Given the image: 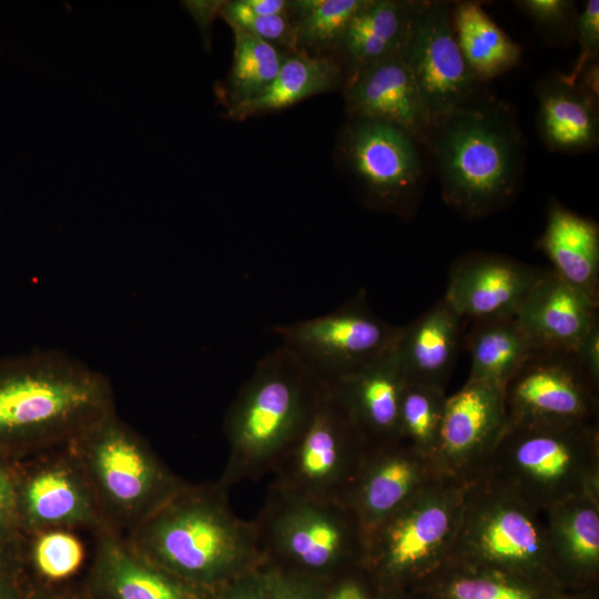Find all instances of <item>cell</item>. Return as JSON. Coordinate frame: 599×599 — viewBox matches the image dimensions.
<instances>
[{
	"mask_svg": "<svg viewBox=\"0 0 599 599\" xmlns=\"http://www.w3.org/2000/svg\"><path fill=\"white\" fill-rule=\"evenodd\" d=\"M556 579L587 580L599 568V494L581 493L542 511Z\"/></svg>",
	"mask_w": 599,
	"mask_h": 599,
	"instance_id": "obj_25",
	"label": "cell"
},
{
	"mask_svg": "<svg viewBox=\"0 0 599 599\" xmlns=\"http://www.w3.org/2000/svg\"><path fill=\"white\" fill-rule=\"evenodd\" d=\"M466 343L470 356L467 380L502 389L536 351L515 315L476 321Z\"/></svg>",
	"mask_w": 599,
	"mask_h": 599,
	"instance_id": "obj_31",
	"label": "cell"
},
{
	"mask_svg": "<svg viewBox=\"0 0 599 599\" xmlns=\"http://www.w3.org/2000/svg\"><path fill=\"white\" fill-rule=\"evenodd\" d=\"M253 12L262 16H288V1L284 0H243Z\"/></svg>",
	"mask_w": 599,
	"mask_h": 599,
	"instance_id": "obj_48",
	"label": "cell"
},
{
	"mask_svg": "<svg viewBox=\"0 0 599 599\" xmlns=\"http://www.w3.org/2000/svg\"><path fill=\"white\" fill-rule=\"evenodd\" d=\"M441 477L433 460L403 440L370 448L346 502L366 536Z\"/></svg>",
	"mask_w": 599,
	"mask_h": 599,
	"instance_id": "obj_17",
	"label": "cell"
},
{
	"mask_svg": "<svg viewBox=\"0 0 599 599\" xmlns=\"http://www.w3.org/2000/svg\"><path fill=\"white\" fill-rule=\"evenodd\" d=\"M451 23L463 57L481 82L508 72L521 59L514 41L475 1L451 2Z\"/></svg>",
	"mask_w": 599,
	"mask_h": 599,
	"instance_id": "obj_30",
	"label": "cell"
},
{
	"mask_svg": "<svg viewBox=\"0 0 599 599\" xmlns=\"http://www.w3.org/2000/svg\"><path fill=\"white\" fill-rule=\"evenodd\" d=\"M580 51L578 58L566 73L569 80H573L579 71L591 60L598 59L599 52V1L588 0L585 2L580 13H578L575 37Z\"/></svg>",
	"mask_w": 599,
	"mask_h": 599,
	"instance_id": "obj_39",
	"label": "cell"
},
{
	"mask_svg": "<svg viewBox=\"0 0 599 599\" xmlns=\"http://www.w3.org/2000/svg\"><path fill=\"white\" fill-rule=\"evenodd\" d=\"M345 102L351 118L383 120L424 142L429 118L400 52L346 77Z\"/></svg>",
	"mask_w": 599,
	"mask_h": 599,
	"instance_id": "obj_21",
	"label": "cell"
},
{
	"mask_svg": "<svg viewBox=\"0 0 599 599\" xmlns=\"http://www.w3.org/2000/svg\"><path fill=\"white\" fill-rule=\"evenodd\" d=\"M447 559L497 569L549 590L557 580L542 512L485 476L470 480Z\"/></svg>",
	"mask_w": 599,
	"mask_h": 599,
	"instance_id": "obj_8",
	"label": "cell"
},
{
	"mask_svg": "<svg viewBox=\"0 0 599 599\" xmlns=\"http://www.w3.org/2000/svg\"><path fill=\"white\" fill-rule=\"evenodd\" d=\"M363 3L364 0L288 1V9L295 14L296 50L338 49L349 21Z\"/></svg>",
	"mask_w": 599,
	"mask_h": 599,
	"instance_id": "obj_34",
	"label": "cell"
},
{
	"mask_svg": "<svg viewBox=\"0 0 599 599\" xmlns=\"http://www.w3.org/2000/svg\"><path fill=\"white\" fill-rule=\"evenodd\" d=\"M108 528L125 537L183 484L113 413L69 444Z\"/></svg>",
	"mask_w": 599,
	"mask_h": 599,
	"instance_id": "obj_7",
	"label": "cell"
},
{
	"mask_svg": "<svg viewBox=\"0 0 599 599\" xmlns=\"http://www.w3.org/2000/svg\"><path fill=\"white\" fill-rule=\"evenodd\" d=\"M21 535L51 528L98 531L105 524L69 444L13 460Z\"/></svg>",
	"mask_w": 599,
	"mask_h": 599,
	"instance_id": "obj_14",
	"label": "cell"
},
{
	"mask_svg": "<svg viewBox=\"0 0 599 599\" xmlns=\"http://www.w3.org/2000/svg\"><path fill=\"white\" fill-rule=\"evenodd\" d=\"M124 539L144 559L209 590L264 564L253 520L235 515L219 481H184Z\"/></svg>",
	"mask_w": 599,
	"mask_h": 599,
	"instance_id": "obj_2",
	"label": "cell"
},
{
	"mask_svg": "<svg viewBox=\"0 0 599 599\" xmlns=\"http://www.w3.org/2000/svg\"><path fill=\"white\" fill-rule=\"evenodd\" d=\"M363 566L333 580L332 587L326 590L325 599H374L365 583L358 578Z\"/></svg>",
	"mask_w": 599,
	"mask_h": 599,
	"instance_id": "obj_43",
	"label": "cell"
},
{
	"mask_svg": "<svg viewBox=\"0 0 599 599\" xmlns=\"http://www.w3.org/2000/svg\"><path fill=\"white\" fill-rule=\"evenodd\" d=\"M400 331L370 309L364 291L327 314L273 327L329 386L392 349Z\"/></svg>",
	"mask_w": 599,
	"mask_h": 599,
	"instance_id": "obj_12",
	"label": "cell"
},
{
	"mask_svg": "<svg viewBox=\"0 0 599 599\" xmlns=\"http://www.w3.org/2000/svg\"><path fill=\"white\" fill-rule=\"evenodd\" d=\"M538 247L561 278L598 300L599 227L552 199Z\"/></svg>",
	"mask_w": 599,
	"mask_h": 599,
	"instance_id": "obj_26",
	"label": "cell"
},
{
	"mask_svg": "<svg viewBox=\"0 0 599 599\" xmlns=\"http://www.w3.org/2000/svg\"><path fill=\"white\" fill-rule=\"evenodd\" d=\"M341 153L365 204L406 221L415 216L432 171L420 141L393 123L351 118Z\"/></svg>",
	"mask_w": 599,
	"mask_h": 599,
	"instance_id": "obj_10",
	"label": "cell"
},
{
	"mask_svg": "<svg viewBox=\"0 0 599 599\" xmlns=\"http://www.w3.org/2000/svg\"><path fill=\"white\" fill-rule=\"evenodd\" d=\"M24 579L19 571L0 581V599H20Z\"/></svg>",
	"mask_w": 599,
	"mask_h": 599,
	"instance_id": "obj_49",
	"label": "cell"
},
{
	"mask_svg": "<svg viewBox=\"0 0 599 599\" xmlns=\"http://www.w3.org/2000/svg\"><path fill=\"white\" fill-rule=\"evenodd\" d=\"M597 309L598 300L546 270L515 317L536 351H572L598 321Z\"/></svg>",
	"mask_w": 599,
	"mask_h": 599,
	"instance_id": "obj_22",
	"label": "cell"
},
{
	"mask_svg": "<svg viewBox=\"0 0 599 599\" xmlns=\"http://www.w3.org/2000/svg\"><path fill=\"white\" fill-rule=\"evenodd\" d=\"M571 81H576L591 98L599 101L598 59L589 61Z\"/></svg>",
	"mask_w": 599,
	"mask_h": 599,
	"instance_id": "obj_47",
	"label": "cell"
},
{
	"mask_svg": "<svg viewBox=\"0 0 599 599\" xmlns=\"http://www.w3.org/2000/svg\"><path fill=\"white\" fill-rule=\"evenodd\" d=\"M590 380L599 387V322L597 321L571 351Z\"/></svg>",
	"mask_w": 599,
	"mask_h": 599,
	"instance_id": "obj_42",
	"label": "cell"
},
{
	"mask_svg": "<svg viewBox=\"0 0 599 599\" xmlns=\"http://www.w3.org/2000/svg\"><path fill=\"white\" fill-rule=\"evenodd\" d=\"M545 272L508 256L471 252L451 263L444 297L475 322L514 316Z\"/></svg>",
	"mask_w": 599,
	"mask_h": 599,
	"instance_id": "obj_18",
	"label": "cell"
},
{
	"mask_svg": "<svg viewBox=\"0 0 599 599\" xmlns=\"http://www.w3.org/2000/svg\"><path fill=\"white\" fill-rule=\"evenodd\" d=\"M211 599H268L260 568L213 590Z\"/></svg>",
	"mask_w": 599,
	"mask_h": 599,
	"instance_id": "obj_41",
	"label": "cell"
},
{
	"mask_svg": "<svg viewBox=\"0 0 599 599\" xmlns=\"http://www.w3.org/2000/svg\"><path fill=\"white\" fill-rule=\"evenodd\" d=\"M514 4L526 14L549 42L569 43L578 17L572 0H518Z\"/></svg>",
	"mask_w": 599,
	"mask_h": 599,
	"instance_id": "obj_36",
	"label": "cell"
},
{
	"mask_svg": "<svg viewBox=\"0 0 599 599\" xmlns=\"http://www.w3.org/2000/svg\"><path fill=\"white\" fill-rule=\"evenodd\" d=\"M342 68L332 58L294 51L284 55L272 83L256 98L229 109L234 120L288 108L306 98L337 88Z\"/></svg>",
	"mask_w": 599,
	"mask_h": 599,
	"instance_id": "obj_29",
	"label": "cell"
},
{
	"mask_svg": "<svg viewBox=\"0 0 599 599\" xmlns=\"http://www.w3.org/2000/svg\"><path fill=\"white\" fill-rule=\"evenodd\" d=\"M405 385L395 345L331 388L364 443L376 448L402 440L399 408Z\"/></svg>",
	"mask_w": 599,
	"mask_h": 599,
	"instance_id": "obj_20",
	"label": "cell"
},
{
	"mask_svg": "<svg viewBox=\"0 0 599 599\" xmlns=\"http://www.w3.org/2000/svg\"><path fill=\"white\" fill-rule=\"evenodd\" d=\"M508 425L504 389L467 380L447 396L433 463L441 477L470 481L490 457Z\"/></svg>",
	"mask_w": 599,
	"mask_h": 599,
	"instance_id": "obj_16",
	"label": "cell"
},
{
	"mask_svg": "<svg viewBox=\"0 0 599 599\" xmlns=\"http://www.w3.org/2000/svg\"><path fill=\"white\" fill-rule=\"evenodd\" d=\"M24 579V578H23ZM20 599H88L81 585L48 587L24 580Z\"/></svg>",
	"mask_w": 599,
	"mask_h": 599,
	"instance_id": "obj_44",
	"label": "cell"
},
{
	"mask_svg": "<svg viewBox=\"0 0 599 599\" xmlns=\"http://www.w3.org/2000/svg\"><path fill=\"white\" fill-rule=\"evenodd\" d=\"M234 33L233 63L226 94L231 106L260 95L276 77L284 55L275 45L230 24Z\"/></svg>",
	"mask_w": 599,
	"mask_h": 599,
	"instance_id": "obj_33",
	"label": "cell"
},
{
	"mask_svg": "<svg viewBox=\"0 0 599 599\" xmlns=\"http://www.w3.org/2000/svg\"><path fill=\"white\" fill-rule=\"evenodd\" d=\"M329 387L271 473V485L345 501L369 451Z\"/></svg>",
	"mask_w": 599,
	"mask_h": 599,
	"instance_id": "obj_11",
	"label": "cell"
},
{
	"mask_svg": "<svg viewBox=\"0 0 599 599\" xmlns=\"http://www.w3.org/2000/svg\"><path fill=\"white\" fill-rule=\"evenodd\" d=\"M94 534L85 529L51 528L22 535L24 580L48 587L82 586L93 557Z\"/></svg>",
	"mask_w": 599,
	"mask_h": 599,
	"instance_id": "obj_27",
	"label": "cell"
},
{
	"mask_svg": "<svg viewBox=\"0 0 599 599\" xmlns=\"http://www.w3.org/2000/svg\"><path fill=\"white\" fill-rule=\"evenodd\" d=\"M82 588L88 599H211L213 591L144 559L106 526L94 534L93 557Z\"/></svg>",
	"mask_w": 599,
	"mask_h": 599,
	"instance_id": "obj_19",
	"label": "cell"
},
{
	"mask_svg": "<svg viewBox=\"0 0 599 599\" xmlns=\"http://www.w3.org/2000/svg\"><path fill=\"white\" fill-rule=\"evenodd\" d=\"M427 578L439 599H554L551 590L512 575L451 559Z\"/></svg>",
	"mask_w": 599,
	"mask_h": 599,
	"instance_id": "obj_32",
	"label": "cell"
},
{
	"mask_svg": "<svg viewBox=\"0 0 599 599\" xmlns=\"http://www.w3.org/2000/svg\"><path fill=\"white\" fill-rule=\"evenodd\" d=\"M221 14L225 21L275 45L296 50L293 22L288 16H262L250 10L243 0L224 1Z\"/></svg>",
	"mask_w": 599,
	"mask_h": 599,
	"instance_id": "obj_37",
	"label": "cell"
},
{
	"mask_svg": "<svg viewBox=\"0 0 599 599\" xmlns=\"http://www.w3.org/2000/svg\"><path fill=\"white\" fill-rule=\"evenodd\" d=\"M260 571L268 599H325L326 585L263 564Z\"/></svg>",
	"mask_w": 599,
	"mask_h": 599,
	"instance_id": "obj_38",
	"label": "cell"
},
{
	"mask_svg": "<svg viewBox=\"0 0 599 599\" xmlns=\"http://www.w3.org/2000/svg\"><path fill=\"white\" fill-rule=\"evenodd\" d=\"M329 387L284 345L263 356L225 414L229 458L217 481L230 489L271 473Z\"/></svg>",
	"mask_w": 599,
	"mask_h": 599,
	"instance_id": "obj_4",
	"label": "cell"
},
{
	"mask_svg": "<svg viewBox=\"0 0 599 599\" xmlns=\"http://www.w3.org/2000/svg\"><path fill=\"white\" fill-rule=\"evenodd\" d=\"M415 3L403 0H364L338 45L347 64V77L400 52Z\"/></svg>",
	"mask_w": 599,
	"mask_h": 599,
	"instance_id": "obj_28",
	"label": "cell"
},
{
	"mask_svg": "<svg viewBox=\"0 0 599 599\" xmlns=\"http://www.w3.org/2000/svg\"><path fill=\"white\" fill-rule=\"evenodd\" d=\"M470 481L439 477L367 538L364 567L378 581L426 579L448 558Z\"/></svg>",
	"mask_w": 599,
	"mask_h": 599,
	"instance_id": "obj_9",
	"label": "cell"
},
{
	"mask_svg": "<svg viewBox=\"0 0 599 599\" xmlns=\"http://www.w3.org/2000/svg\"><path fill=\"white\" fill-rule=\"evenodd\" d=\"M224 1H185L184 6L199 23L201 30L207 33L211 22L216 14H221Z\"/></svg>",
	"mask_w": 599,
	"mask_h": 599,
	"instance_id": "obj_45",
	"label": "cell"
},
{
	"mask_svg": "<svg viewBox=\"0 0 599 599\" xmlns=\"http://www.w3.org/2000/svg\"><path fill=\"white\" fill-rule=\"evenodd\" d=\"M444 202L476 220L508 207L525 173L516 112L491 95L433 120L423 142Z\"/></svg>",
	"mask_w": 599,
	"mask_h": 599,
	"instance_id": "obj_3",
	"label": "cell"
},
{
	"mask_svg": "<svg viewBox=\"0 0 599 599\" xmlns=\"http://www.w3.org/2000/svg\"><path fill=\"white\" fill-rule=\"evenodd\" d=\"M537 130L552 152L581 153L599 143V101L566 73H552L536 84Z\"/></svg>",
	"mask_w": 599,
	"mask_h": 599,
	"instance_id": "obj_24",
	"label": "cell"
},
{
	"mask_svg": "<svg viewBox=\"0 0 599 599\" xmlns=\"http://www.w3.org/2000/svg\"><path fill=\"white\" fill-rule=\"evenodd\" d=\"M116 413L110 379L58 349L0 359V456L17 460L70 444Z\"/></svg>",
	"mask_w": 599,
	"mask_h": 599,
	"instance_id": "obj_1",
	"label": "cell"
},
{
	"mask_svg": "<svg viewBox=\"0 0 599 599\" xmlns=\"http://www.w3.org/2000/svg\"><path fill=\"white\" fill-rule=\"evenodd\" d=\"M264 564L327 585L364 565L366 536L345 501L324 500L270 484L253 520Z\"/></svg>",
	"mask_w": 599,
	"mask_h": 599,
	"instance_id": "obj_5",
	"label": "cell"
},
{
	"mask_svg": "<svg viewBox=\"0 0 599 599\" xmlns=\"http://www.w3.org/2000/svg\"><path fill=\"white\" fill-rule=\"evenodd\" d=\"M21 539L0 544V581L21 571Z\"/></svg>",
	"mask_w": 599,
	"mask_h": 599,
	"instance_id": "obj_46",
	"label": "cell"
},
{
	"mask_svg": "<svg viewBox=\"0 0 599 599\" xmlns=\"http://www.w3.org/2000/svg\"><path fill=\"white\" fill-rule=\"evenodd\" d=\"M504 396L509 424H578L598 416V386L571 351H535Z\"/></svg>",
	"mask_w": 599,
	"mask_h": 599,
	"instance_id": "obj_15",
	"label": "cell"
},
{
	"mask_svg": "<svg viewBox=\"0 0 599 599\" xmlns=\"http://www.w3.org/2000/svg\"><path fill=\"white\" fill-rule=\"evenodd\" d=\"M21 538L13 460L0 456V544L16 542Z\"/></svg>",
	"mask_w": 599,
	"mask_h": 599,
	"instance_id": "obj_40",
	"label": "cell"
},
{
	"mask_svg": "<svg viewBox=\"0 0 599 599\" xmlns=\"http://www.w3.org/2000/svg\"><path fill=\"white\" fill-rule=\"evenodd\" d=\"M461 319L441 297L402 326L396 351L407 384L446 389L458 354Z\"/></svg>",
	"mask_w": 599,
	"mask_h": 599,
	"instance_id": "obj_23",
	"label": "cell"
},
{
	"mask_svg": "<svg viewBox=\"0 0 599 599\" xmlns=\"http://www.w3.org/2000/svg\"><path fill=\"white\" fill-rule=\"evenodd\" d=\"M429 122L488 94L468 68L451 23V2L418 0L400 49Z\"/></svg>",
	"mask_w": 599,
	"mask_h": 599,
	"instance_id": "obj_13",
	"label": "cell"
},
{
	"mask_svg": "<svg viewBox=\"0 0 599 599\" xmlns=\"http://www.w3.org/2000/svg\"><path fill=\"white\" fill-rule=\"evenodd\" d=\"M447 395L445 389L419 384L404 387L399 408V436L403 441L433 460Z\"/></svg>",
	"mask_w": 599,
	"mask_h": 599,
	"instance_id": "obj_35",
	"label": "cell"
},
{
	"mask_svg": "<svg viewBox=\"0 0 599 599\" xmlns=\"http://www.w3.org/2000/svg\"><path fill=\"white\" fill-rule=\"evenodd\" d=\"M478 476L541 512L577 494H599L598 422L509 424Z\"/></svg>",
	"mask_w": 599,
	"mask_h": 599,
	"instance_id": "obj_6",
	"label": "cell"
}]
</instances>
